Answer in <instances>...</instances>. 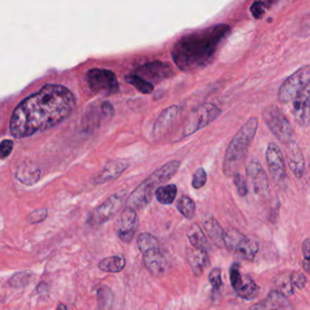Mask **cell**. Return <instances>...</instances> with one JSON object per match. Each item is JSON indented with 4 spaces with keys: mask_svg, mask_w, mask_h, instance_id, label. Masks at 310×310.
<instances>
[{
    "mask_svg": "<svg viewBox=\"0 0 310 310\" xmlns=\"http://www.w3.org/2000/svg\"><path fill=\"white\" fill-rule=\"evenodd\" d=\"M230 31L229 26L219 24L183 36L172 48L173 62L183 72L203 69L212 62L220 43Z\"/></svg>",
    "mask_w": 310,
    "mask_h": 310,
    "instance_id": "7a4b0ae2",
    "label": "cell"
},
{
    "mask_svg": "<svg viewBox=\"0 0 310 310\" xmlns=\"http://www.w3.org/2000/svg\"><path fill=\"white\" fill-rule=\"evenodd\" d=\"M230 278L231 286L239 298L245 300H252L259 294L260 287L256 284L251 276L240 273L238 263L231 265Z\"/></svg>",
    "mask_w": 310,
    "mask_h": 310,
    "instance_id": "30bf717a",
    "label": "cell"
},
{
    "mask_svg": "<svg viewBox=\"0 0 310 310\" xmlns=\"http://www.w3.org/2000/svg\"><path fill=\"white\" fill-rule=\"evenodd\" d=\"M262 117L270 131L279 142L284 144L294 142V129L280 108L276 105L268 106L263 111Z\"/></svg>",
    "mask_w": 310,
    "mask_h": 310,
    "instance_id": "5b68a950",
    "label": "cell"
},
{
    "mask_svg": "<svg viewBox=\"0 0 310 310\" xmlns=\"http://www.w3.org/2000/svg\"><path fill=\"white\" fill-rule=\"evenodd\" d=\"M258 125V119L251 117L231 140L223 161V171L226 176L238 172L244 163L249 148L256 136Z\"/></svg>",
    "mask_w": 310,
    "mask_h": 310,
    "instance_id": "3957f363",
    "label": "cell"
},
{
    "mask_svg": "<svg viewBox=\"0 0 310 310\" xmlns=\"http://www.w3.org/2000/svg\"><path fill=\"white\" fill-rule=\"evenodd\" d=\"M143 264L151 274H163L167 268V260L160 249H151L143 253Z\"/></svg>",
    "mask_w": 310,
    "mask_h": 310,
    "instance_id": "d6986e66",
    "label": "cell"
},
{
    "mask_svg": "<svg viewBox=\"0 0 310 310\" xmlns=\"http://www.w3.org/2000/svg\"><path fill=\"white\" fill-rule=\"evenodd\" d=\"M137 225L138 218L136 211L126 207L115 224L116 234L123 242L130 243L136 234Z\"/></svg>",
    "mask_w": 310,
    "mask_h": 310,
    "instance_id": "7c38bea8",
    "label": "cell"
},
{
    "mask_svg": "<svg viewBox=\"0 0 310 310\" xmlns=\"http://www.w3.org/2000/svg\"><path fill=\"white\" fill-rule=\"evenodd\" d=\"M76 97L61 84H46L16 106L10 119V132L15 138H26L45 131L71 116Z\"/></svg>",
    "mask_w": 310,
    "mask_h": 310,
    "instance_id": "6da1fadb",
    "label": "cell"
},
{
    "mask_svg": "<svg viewBox=\"0 0 310 310\" xmlns=\"http://www.w3.org/2000/svg\"><path fill=\"white\" fill-rule=\"evenodd\" d=\"M31 275L28 274V273H19V274H16L11 278L10 280V284L13 286H23L25 285L28 284L29 281V277Z\"/></svg>",
    "mask_w": 310,
    "mask_h": 310,
    "instance_id": "8d00e7d4",
    "label": "cell"
},
{
    "mask_svg": "<svg viewBox=\"0 0 310 310\" xmlns=\"http://www.w3.org/2000/svg\"><path fill=\"white\" fill-rule=\"evenodd\" d=\"M180 108L177 105H171L170 107L163 110L156 120L152 130V135L154 138L163 136L168 129L173 124L177 116L179 115Z\"/></svg>",
    "mask_w": 310,
    "mask_h": 310,
    "instance_id": "ffe728a7",
    "label": "cell"
},
{
    "mask_svg": "<svg viewBox=\"0 0 310 310\" xmlns=\"http://www.w3.org/2000/svg\"><path fill=\"white\" fill-rule=\"evenodd\" d=\"M293 117L299 127H307L310 124V84L293 103Z\"/></svg>",
    "mask_w": 310,
    "mask_h": 310,
    "instance_id": "5bb4252c",
    "label": "cell"
},
{
    "mask_svg": "<svg viewBox=\"0 0 310 310\" xmlns=\"http://www.w3.org/2000/svg\"><path fill=\"white\" fill-rule=\"evenodd\" d=\"M266 160L271 177L277 183L286 179V171L282 151L275 143H270L266 151Z\"/></svg>",
    "mask_w": 310,
    "mask_h": 310,
    "instance_id": "4fadbf2b",
    "label": "cell"
},
{
    "mask_svg": "<svg viewBox=\"0 0 310 310\" xmlns=\"http://www.w3.org/2000/svg\"><path fill=\"white\" fill-rule=\"evenodd\" d=\"M268 2H271V1H273V0H267Z\"/></svg>",
    "mask_w": 310,
    "mask_h": 310,
    "instance_id": "ee69618b",
    "label": "cell"
},
{
    "mask_svg": "<svg viewBox=\"0 0 310 310\" xmlns=\"http://www.w3.org/2000/svg\"><path fill=\"white\" fill-rule=\"evenodd\" d=\"M233 179H234L235 186L237 188V191L240 197H245L248 193V185L245 178L243 177L242 174L239 172H236L233 174Z\"/></svg>",
    "mask_w": 310,
    "mask_h": 310,
    "instance_id": "836d02e7",
    "label": "cell"
},
{
    "mask_svg": "<svg viewBox=\"0 0 310 310\" xmlns=\"http://www.w3.org/2000/svg\"><path fill=\"white\" fill-rule=\"evenodd\" d=\"M180 168V162L171 161L154 171L147 179L131 192L126 201V207L132 210H141L151 203L160 184L167 183L174 176Z\"/></svg>",
    "mask_w": 310,
    "mask_h": 310,
    "instance_id": "277c9868",
    "label": "cell"
},
{
    "mask_svg": "<svg viewBox=\"0 0 310 310\" xmlns=\"http://www.w3.org/2000/svg\"><path fill=\"white\" fill-rule=\"evenodd\" d=\"M286 151L289 159V166L296 178L300 179L305 172V160L300 148L296 142L286 144Z\"/></svg>",
    "mask_w": 310,
    "mask_h": 310,
    "instance_id": "ac0fdd59",
    "label": "cell"
},
{
    "mask_svg": "<svg viewBox=\"0 0 310 310\" xmlns=\"http://www.w3.org/2000/svg\"><path fill=\"white\" fill-rule=\"evenodd\" d=\"M13 147H14V143L11 140L2 141L0 143V159L7 158L8 155L11 153Z\"/></svg>",
    "mask_w": 310,
    "mask_h": 310,
    "instance_id": "d590c367",
    "label": "cell"
},
{
    "mask_svg": "<svg viewBox=\"0 0 310 310\" xmlns=\"http://www.w3.org/2000/svg\"><path fill=\"white\" fill-rule=\"evenodd\" d=\"M187 237L191 246L208 251L209 243L202 228L197 223H193L188 229Z\"/></svg>",
    "mask_w": 310,
    "mask_h": 310,
    "instance_id": "cb8c5ba5",
    "label": "cell"
},
{
    "mask_svg": "<svg viewBox=\"0 0 310 310\" xmlns=\"http://www.w3.org/2000/svg\"><path fill=\"white\" fill-rule=\"evenodd\" d=\"M302 251L305 259H310V239H306L304 240Z\"/></svg>",
    "mask_w": 310,
    "mask_h": 310,
    "instance_id": "60d3db41",
    "label": "cell"
},
{
    "mask_svg": "<svg viewBox=\"0 0 310 310\" xmlns=\"http://www.w3.org/2000/svg\"><path fill=\"white\" fill-rule=\"evenodd\" d=\"M47 215H48L47 210H45V209L37 210V211L32 212L30 215V222L33 223H40V222H42V220L46 219Z\"/></svg>",
    "mask_w": 310,
    "mask_h": 310,
    "instance_id": "f35d334b",
    "label": "cell"
},
{
    "mask_svg": "<svg viewBox=\"0 0 310 310\" xmlns=\"http://www.w3.org/2000/svg\"><path fill=\"white\" fill-rule=\"evenodd\" d=\"M273 285L274 291L286 296V298L294 294V286L291 283L290 275H279L275 278Z\"/></svg>",
    "mask_w": 310,
    "mask_h": 310,
    "instance_id": "83f0119b",
    "label": "cell"
},
{
    "mask_svg": "<svg viewBox=\"0 0 310 310\" xmlns=\"http://www.w3.org/2000/svg\"><path fill=\"white\" fill-rule=\"evenodd\" d=\"M209 281L211 286L216 291H219L223 286V279H222V271L219 268H215L209 275Z\"/></svg>",
    "mask_w": 310,
    "mask_h": 310,
    "instance_id": "1f68e13d",
    "label": "cell"
},
{
    "mask_svg": "<svg viewBox=\"0 0 310 310\" xmlns=\"http://www.w3.org/2000/svg\"><path fill=\"white\" fill-rule=\"evenodd\" d=\"M207 183V173L203 168H199L195 171L192 178L191 185L194 189H201L203 188Z\"/></svg>",
    "mask_w": 310,
    "mask_h": 310,
    "instance_id": "d6a6232c",
    "label": "cell"
},
{
    "mask_svg": "<svg viewBox=\"0 0 310 310\" xmlns=\"http://www.w3.org/2000/svg\"><path fill=\"white\" fill-rule=\"evenodd\" d=\"M220 113V109L213 103H204L196 108L189 115L183 124L182 138L191 136L206 127L219 117Z\"/></svg>",
    "mask_w": 310,
    "mask_h": 310,
    "instance_id": "8992f818",
    "label": "cell"
},
{
    "mask_svg": "<svg viewBox=\"0 0 310 310\" xmlns=\"http://www.w3.org/2000/svg\"><path fill=\"white\" fill-rule=\"evenodd\" d=\"M203 224L206 233L216 246L225 248V233L223 227L215 219L214 216L210 213H205L203 216Z\"/></svg>",
    "mask_w": 310,
    "mask_h": 310,
    "instance_id": "e0dca14e",
    "label": "cell"
},
{
    "mask_svg": "<svg viewBox=\"0 0 310 310\" xmlns=\"http://www.w3.org/2000/svg\"><path fill=\"white\" fill-rule=\"evenodd\" d=\"M125 81L128 84H131L134 87H136L138 91L141 92L144 95H149L153 91L154 86L147 80L143 79V77L137 76V75H129L125 76Z\"/></svg>",
    "mask_w": 310,
    "mask_h": 310,
    "instance_id": "4316f807",
    "label": "cell"
},
{
    "mask_svg": "<svg viewBox=\"0 0 310 310\" xmlns=\"http://www.w3.org/2000/svg\"><path fill=\"white\" fill-rule=\"evenodd\" d=\"M172 74L171 67L162 62H152L140 67L136 70V75L143 77V79L151 80L158 82L161 80L166 79ZM150 82V81H149Z\"/></svg>",
    "mask_w": 310,
    "mask_h": 310,
    "instance_id": "9a60e30c",
    "label": "cell"
},
{
    "mask_svg": "<svg viewBox=\"0 0 310 310\" xmlns=\"http://www.w3.org/2000/svg\"><path fill=\"white\" fill-rule=\"evenodd\" d=\"M125 267V259L122 256H112L103 258L98 263V268L101 271L108 273H118L123 271Z\"/></svg>",
    "mask_w": 310,
    "mask_h": 310,
    "instance_id": "d4e9b609",
    "label": "cell"
},
{
    "mask_svg": "<svg viewBox=\"0 0 310 310\" xmlns=\"http://www.w3.org/2000/svg\"><path fill=\"white\" fill-rule=\"evenodd\" d=\"M233 251L237 258L253 260L258 253V244L254 239H250L243 235L235 246Z\"/></svg>",
    "mask_w": 310,
    "mask_h": 310,
    "instance_id": "603a6c76",
    "label": "cell"
},
{
    "mask_svg": "<svg viewBox=\"0 0 310 310\" xmlns=\"http://www.w3.org/2000/svg\"><path fill=\"white\" fill-rule=\"evenodd\" d=\"M88 86L96 94L113 95L119 91V83L116 74L103 68H93L86 75Z\"/></svg>",
    "mask_w": 310,
    "mask_h": 310,
    "instance_id": "ba28073f",
    "label": "cell"
},
{
    "mask_svg": "<svg viewBox=\"0 0 310 310\" xmlns=\"http://www.w3.org/2000/svg\"><path fill=\"white\" fill-rule=\"evenodd\" d=\"M250 310H292V306L286 296L273 290L265 299L251 306Z\"/></svg>",
    "mask_w": 310,
    "mask_h": 310,
    "instance_id": "2e32d148",
    "label": "cell"
},
{
    "mask_svg": "<svg viewBox=\"0 0 310 310\" xmlns=\"http://www.w3.org/2000/svg\"><path fill=\"white\" fill-rule=\"evenodd\" d=\"M124 199V192H117L110 196L104 203L90 212L88 224L91 227H99L107 223L119 211Z\"/></svg>",
    "mask_w": 310,
    "mask_h": 310,
    "instance_id": "9c48e42d",
    "label": "cell"
},
{
    "mask_svg": "<svg viewBox=\"0 0 310 310\" xmlns=\"http://www.w3.org/2000/svg\"><path fill=\"white\" fill-rule=\"evenodd\" d=\"M137 245L139 248V251L142 253H144L151 249H159V241L155 238L154 236L144 232L142 233L137 239Z\"/></svg>",
    "mask_w": 310,
    "mask_h": 310,
    "instance_id": "4dcf8cb0",
    "label": "cell"
},
{
    "mask_svg": "<svg viewBox=\"0 0 310 310\" xmlns=\"http://www.w3.org/2000/svg\"><path fill=\"white\" fill-rule=\"evenodd\" d=\"M186 258L191 271L196 276H201L207 267L210 265V258L205 250L192 247L186 251Z\"/></svg>",
    "mask_w": 310,
    "mask_h": 310,
    "instance_id": "44dd1931",
    "label": "cell"
},
{
    "mask_svg": "<svg viewBox=\"0 0 310 310\" xmlns=\"http://www.w3.org/2000/svg\"><path fill=\"white\" fill-rule=\"evenodd\" d=\"M177 195V186L175 184H168L157 189L155 192L156 200L163 205H170L174 202Z\"/></svg>",
    "mask_w": 310,
    "mask_h": 310,
    "instance_id": "484cf974",
    "label": "cell"
},
{
    "mask_svg": "<svg viewBox=\"0 0 310 310\" xmlns=\"http://www.w3.org/2000/svg\"><path fill=\"white\" fill-rule=\"evenodd\" d=\"M246 173L248 179L250 180L251 186L254 190L255 193L264 198L270 197L271 189L269 184V180L266 171L262 165L257 160H251L248 163L246 168Z\"/></svg>",
    "mask_w": 310,
    "mask_h": 310,
    "instance_id": "8fae6325",
    "label": "cell"
},
{
    "mask_svg": "<svg viewBox=\"0 0 310 310\" xmlns=\"http://www.w3.org/2000/svg\"><path fill=\"white\" fill-rule=\"evenodd\" d=\"M56 310H68V308H67V306H64V304L60 303L58 306H57V309Z\"/></svg>",
    "mask_w": 310,
    "mask_h": 310,
    "instance_id": "7bdbcfd3",
    "label": "cell"
},
{
    "mask_svg": "<svg viewBox=\"0 0 310 310\" xmlns=\"http://www.w3.org/2000/svg\"><path fill=\"white\" fill-rule=\"evenodd\" d=\"M128 168L127 163L122 161H111L105 164L102 171L95 179L96 184L108 183L120 177Z\"/></svg>",
    "mask_w": 310,
    "mask_h": 310,
    "instance_id": "7402d4cb",
    "label": "cell"
},
{
    "mask_svg": "<svg viewBox=\"0 0 310 310\" xmlns=\"http://www.w3.org/2000/svg\"><path fill=\"white\" fill-rule=\"evenodd\" d=\"M290 277L292 285L296 286L298 290H303L306 286V278L305 275L301 272L294 271L290 274Z\"/></svg>",
    "mask_w": 310,
    "mask_h": 310,
    "instance_id": "e575fe53",
    "label": "cell"
},
{
    "mask_svg": "<svg viewBox=\"0 0 310 310\" xmlns=\"http://www.w3.org/2000/svg\"><path fill=\"white\" fill-rule=\"evenodd\" d=\"M310 84V67H303L286 78L278 91V100L282 103L294 101Z\"/></svg>",
    "mask_w": 310,
    "mask_h": 310,
    "instance_id": "52a82bcc",
    "label": "cell"
},
{
    "mask_svg": "<svg viewBox=\"0 0 310 310\" xmlns=\"http://www.w3.org/2000/svg\"><path fill=\"white\" fill-rule=\"evenodd\" d=\"M102 112H103V114H104V116H114V113H115V108L113 106V104H112L110 102H103L102 103Z\"/></svg>",
    "mask_w": 310,
    "mask_h": 310,
    "instance_id": "ab89813d",
    "label": "cell"
},
{
    "mask_svg": "<svg viewBox=\"0 0 310 310\" xmlns=\"http://www.w3.org/2000/svg\"><path fill=\"white\" fill-rule=\"evenodd\" d=\"M177 210L186 219H192L196 211L194 201L188 196H182L177 203Z\"/></svg>",
    "mask_w": 310,
    "mask_h": 310,
    "instance_id": "f546056e",
    "label": "cell"
},
{
    "mask_svg": "<svg viewBox=\"0 0 310 310\" xmlns=\"http://www.w3.org/2000/svg\"><path fill=\"white\" fill-rule=\"evenodd\" d=\"M303 268L305 271H307L308 273H310V259H305L303 261Z\"/></svg>",
    "mask_w": 310,
    "mask_h": 310,
    "instance_id": "b9f144b4",
    "label": "cell"
},
{
    "mask_svg": "<svg viewBox=\"0 0 310 310\" xmlns=\"http://www.w3.org/2000/svg\"><path fill=\"white\" fill-rule=\"evenodd\" d=\"M266 6L263 3L262 1H256L252 6H251V11L255 18H260L265 13V8Z\"/></svg>",
    "mask_w": 310,
    "mask_h": 310,
    "instance_id": "74e56055",
    "label": "cell"
},
{
    "mask_svg": "<svg viewBox=\"0 0 310 310\" xmlns=\"http://www.w3.org/2000/svg\"><path fill=\"white\" fill-rule=\"evenodd\" d=\"M97 303L99 310H107L114 303V293L109 286L103 285L97 290Z\"/></svg>",
    "mask_w": 310,
    "mask_h": 310,
    "instance_id": "f1b7e54d",
    "label": "cell"
}]
</instances>
